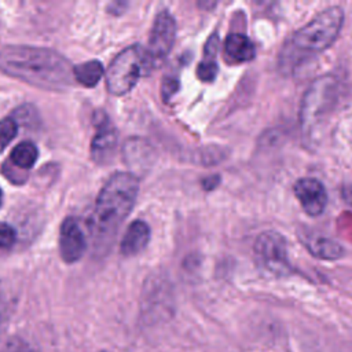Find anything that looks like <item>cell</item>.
<instances>
[{"mask_svg":"<svg viewBox=\"0 0 352 352\" xmlns=\"http://www.w3.org/2000/svg\"><path fill=\"white\" fill-rule=\"evenodd\" d=\"M0 72L45 91H66L73 85V67L59 52L32 45H4Z\"/></svg>","mask_w":352,"mask_h":352,"instance_id":"6da1fadb","label":"cell"},{"mask_svg":"<svg viewBox=\"0 0 352 352\" xmlns=\"http://www.w3.org/2000/svg\"><path fill=\"white\" fill-rule=\"evenodd\" d=\"M139 192L133 173L116 172L98 194L92 214V235L96 252H106L120 226L131 213Z\"/></svg>","mask_w":352,"mask_h":352,"instance_id":"7a4b0ae2","label":"cell"},{"mask_svg":"<svg viewBox=\"0 0 352 352\" xmlns=\"http://www.w3.org/2000/svg\"><path fill=\"white\" fill-rule=\"evenodd\" d=\"M344 22L340 7H329L320 11L305 26L298 29L290 40L293 54L302 56L315 55L329 48L337 38Z\"/></svg>","mask_w":352,"mask_h":352,"instance_id":"3957f363","label":"cell"},{"mask_svg":"<svg viewBox=\"0 0 352 352\" xmlns=\"http://www.w3.org/2000/svg\"><path fill=\"white\" fill-rule=\"evenodd\" d=\"M146 50L135 44L122 50L110 63L106 72L107 91L114 96L129 92L142 77L151 72Z\"/></svg>","mask_w":352,"mask_h":352,"instance_id":"277c9868","label":"cell"},{"mask_svg":"<svg viewBox=\"0 0 352 352\" xmlns=\"http://www.w3.org/2000/svg\"><path fill=\"white\" fill-rule=\"evenodd\" d=\"M337 89V81L330 76H323L311 84L302 98L300 110L301 125L305 129L314 128L330 111L336 103Z\"/></svg>","mask_w":352,"mask_h":352,"instance_id":"5b68a950","label":"cell"},{"mask_svg":"<svg viewBox=\"0 0 352 352\" xmlns=\"http://www.w3.org/2000/svg\"><path fill=\"white\" fill-rule=\"evenodd\" d=\"M253 253L257 264L272 275H287L292 267L287 257V243L276 231L261 232L254 242Z\"/></svg>","mask_w":352,"mask_h":352,"instance_id":"8992f818","label":"cell"},{"mask_svg":"<svg viewBox=\"0 0 352 352\" xmlns=\"http://www.w3.org/2000/svg\"><path fill=\"white\" fill-rule=\"evenodd\" d=\"M175 38H176V21L169 11L162 10L154 18V22L150 30V37H148V47L146 50L151 67H154L155 63L166 58V55L173 47Z\"/></svg>","mask_w":352,"mask_h":352,"instance_id":"52a82bcc","label":"cell"},{"mask_svg":"<svg viewBox=\"0 0 352 352\" xmlns=\"http://www.w3.org/2000/svg\"><path fill=\"white\" fill-rule=\"evenodd\" d=\"M94 126L95 135L92 138L89 147L91 158L95 164L104 165L114 157L118 142V133L109 116L102 110H98L95 113Z\"/></svg>","mask_w":352,"mask_h":352,"instance_id":"ba28073f","label":"cell"},{"mask_svg":"<svg viewBox=\"0 0 352 352\" xmlns=\"http://www.w3.org/2000/svg\"><path fill=\"white\" fill-rule=\"evenodd\" d=\"M87 250V239L78 221L69 216L63 219L59 228V253L65 263L80 260Z\"/></svg>","mask_w":352,"mask_h":352,"instance_id":"9c48e42d","label":"cell"},{"mask_svg":"<svg viewBox=\"0 0 352 352\" xmlns=\"http://www.w3.org/2000/svg\"><path fill=\"white\" fill-rule=\"evenodd\" d=\"M293 191L307 214L319 216L324 210L327 194L319 180L314 177L298 179L293 186Z\"/></svg>","mask_w":352,"mask_h":352,"instance_id":"30bf717a","label":"cell"},{"mask_svg":"<svg viewBox=\"0 0 352 352\" xmlns=\"http://www.w3.org/2000/svg\"><path fill=\"white\" fill-rule=\"evenodd\" d=\"M150 241V227L143 220H133L125 234L122 235L120 243V252L122 256L131 257L140 253Z\"/></svg>","mask_w":352,"mask_h":352,"instance_id":"8fae6325","label":"cell"},{"mask_svg":"<svg viewBox=\"0 0 352 352\" xmlns=\"http://www.w3.org/2000/svg\"><path fill=\"white\" fill-rule=\"evenodd\" d=\"M256 50L252 40L242 33H230L224 41V56L230 63H243L254 58Z\"/></svg>","mask_w":352,"mask_h":352,"instance_id":"7c38bea8","label":"cell"},{"mask_svg":"<svg viewBox=\"0 0 352 352\" xmlns=\"http://www.w3.org/2000/svg\"><path fill=\"white\" fill-rule=\"evenodd\" d=\"M217 51H219V36L213 33L204 47V59L199 62L197 67V76L201 81L210 82L214 80L217 74Z\"/></svg>","mask_w":352,"mask_h":352,"instance_id":"4fadbf2b","label":"cell"},{"mask_svg":"<svg viewBox=\"0 0 352 352\" xmlns=\"http://www.w3.org/2000/svg\"><path fill=\"white\" fill-rule=\"evenodd\" d=\"M308 250L322 260H337L344 256V248L337 242L323 235H309L305 238Z\"/></svg>","mask_w":352,"mask_h":352,"instance_id":"5bb4252c","label":"cell"},{"mask_svg":"<svg viewBox=\"0 0 352 352\" xmlns=\"http://www.w3.org/2000/svg\"><path fill=\"white\" fill-rule=\"evenodd\" d=\"M103 73H104L103 65L100 60H96V59L82 62L73 67L74 80L87 88L95 87L103 77Z\"/></svg>","mask_w":352,"mask_h":352,"instance_id":"9a60e30c","label":"cell"},{"mask_svg":"<svg viewBox=\"0 0 352 352\" xmlns=\"http://www.w3.org/2000/svg\"><path fill=\"white\" fill-rule=\"evenodd\" d=\"M38 158V150L33 142L25 140L18 143L10 154V162L21 170H26L34 165Z\"/></svg>","mask_w":352,"mask_h":352,"instance_id":"2e32d148","label":"cell"},{"mask_svg":"<svg viewBox=\"0 0 352 352\" xmlns=\"http://www.w3.org/2000/svg\"><path fill=\"white\" fill-rule=\"evenodd\" d=\"M18 133V124L11 117L0 120V153L15 139Z\"/></svg>","mask_w":352,"mask_h":352,"instance_id":"e0dca14e","label":"cell"},{"mask_svg":"<svg viewBox=\"0 0 352 352\" xmlns=\"http://www.w3.org/2000/svg\"><path fill=\"white\" fill-rule=\"evenodd\" d=\"M0 352H36V349L25 340L19 337H14L3 345Z\"/></svg>","mask_w":352,"mask_h":352,"instance_id":"ac0fdd59","label":"cell"},{"mask_svg":"<svg viewBox=\"0 0 352 352\" xmlns=\"http://www.w3.org/2000/svg\"><path fill=\"white\" fill-rule=\"evenodd\" d=\"M16 239L15 230L7 224L0 221V249H10Z\"/></svg>","mask_w":352,"mask_h":352,"instance_id":"d6986e66","label":"cell"},{"mask_svg":"<svg viewBox=\"0 0 352 352\" xmlns=\"http://www.w3.org/2000/svg\"><path fill=\"white\" fill-rule=\"evenodd\" d=\"M179 89V81L175 76H165L164 81H162V87H161V95L164 98V100H168L169 98H172L176 91Z\"/></svg>","mask_w":352,"mask_h":352,"instance_id":"ffe728a7","label":"cell"},{"mask_svg":"<svg viewBox=\"0 0 352 352\" xmlns=\"http://www.w3.org/2000/svg\"><path fill=\"white\" fill-rule=\"evenodd\" d=\"M341 195H342L344 201L352 206V183H348L342 187Z\"/></svg>","mask_w":352,"mask_h":352,"instance_id":"44dd1931","label":"cell"},{"mask_svg":"<svg viewBox=\"0 0 352 352\" xmlns=\"http://www.w3.org/2000/svg\"><path fill=\"white\" fill-rule=\"evenodd\" d=\"M219 183V176H210V177H208V179H205L204 182H202V184L205 186V188H208V190H210V188H214V186Z\"/></svg>","mask_w":352,"mask_h":352,"instance_id":"7402d4cb","label":"cell"},{"mask_svg":"<svg viewBox=\"0 0 352 352\" xmlns=\"http://www.w3.org/2000/svg\"><path fill=\"white\" fill-rule=\"evenodd\" d=\"M1 204H3V191L0 188V208H1Z\"/></svg>","mask_w":352,"mask_h":352,"instance_id":"603a6c76","label":"cell"}]
</instances>
